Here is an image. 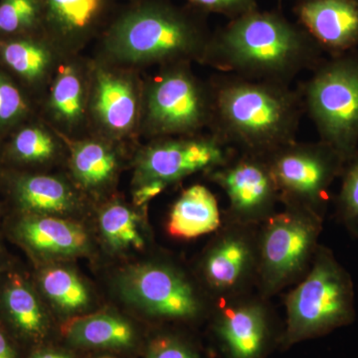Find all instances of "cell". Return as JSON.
<instances>
[{
	"label": "cell",
	"instance_id": "cell-1",
	"mask_svg": "<svg viewBox=\"0 0 358 358\" xmlns=\"http://www.w3.org/2000/svg\"><path fill=\"white\" fill-rule=\"evenodd\" d=\"M324 51L298 22L255 9L212 33L201 64L226 74L291 85L313 71Z\"/></svg>",
	"mask_w": 358,
	"mask_h": 358
},
{
	"label": "cell",
	"instance_id": "cell-2",
	"mask_svg": "<svg viewBox=\"0 0 358 358\" xmlns=\"http://www.w3.org/2000/svg\"><path fill=\"white\" fill-rule=\"evenodd\" d=\"M209 83L213 98L209 131L237 152L268 157L296 141L305 113L300 90L226 73Z\"/></svg>",
	"mask_w": 358,
	"mask_h": 358
},
{
	"label": "cell",
	"instance_id": "cell-3",
	"mask_svg": "<svg viewBox=\"0 0 358 358\" xmlns=\"http://www.w3.org/2000/svg\"><path fill=\"white\" fill-rule=\"evenodd\" d=\"M212 32L199 16L167 1H150L122 16L103 43V61L134 70L199 62Z\"/></svg>",
	"mask_w": 358,
	"mask_h": 358
},
{
	"label": "cell",
	"instance_id": "cell-4",
	"mask_svg": "<svg viewBox=\"0 0 358 358\" xmlns=\"http://www.w3.org/2000/svg\"><path fill=\"white\" fill-rule=\"evenodd\" d=\"M285 307L286 327L279 341L284 350L352 324V279L331 249L320 245L307 274L287 294Z\"/></svg>",
	"mask_w": 358,
	"mask_h": 358
},
{
	"label": "cell",
	"instance_id": "cell-5",
	"mask_svg": "<svg viewBox=\"0 0 358 358\" xmlns=\"http://www.w3.org/2000/svg\"><path fill=\"white\" fill-rule=\"evenodd\" d=\"M212 113L210 83L193 73L192 63L162 66L143 82L138 133L152 140L204 133Z\"/></svg>",
	"mask_w": 358,
	"mask_h": 358
},
{
	"label": "cell",
	"instance_id": "cell-6",
	"mask_svg": "<svg viewBox=\"0 0 358 358\" xmlns=\"http://www.w3.org/2000/svg\"><path fill=\"white\" fill-rule=\"evenodd\" d=\"M301 87L303 110L320 140L346 162L358 152V49L324 59Z\"/></svg>",
	"mask_w": 358,
	"mask_h": 358
},
{
	"label": "cell",
	"instance_id": "cell-7",
	"mask_svg": "<svg viewBox=\"0 0 358 358\" xmlns=\"http://www.w3.org/2000/svg\"><path fill=\"white\" fill-rule=\"evenodd\" d=\"M324 217L307 209L284 206L258 229L256 289L268 299L296 284L319 249Z\"/></svg>",
	"mask_w": 358,
	"mask_h": 358
},
{
	"label": "cell",
	"instance_id": "cell-8",
	"mask_svg": "<svg viewBox=\"0 0 358 358\" xmlns=\"http://www.w3.org/2000/svg\"><path fill=\"white\" fill-rule=\"evenodd\" d=\"M117 287L127 303L155 320L194 322L214 308L202 287L173 264L131 266L119 275Z\"/></svg>",
	"mask_w": 358,
	"mask_h": 358
},
{
	"label": "cell",
	"instance_id": "cell-9",
	"mask_svg": "<svg viewBox=\"0 0 358 358\" xmlns=\"http://www.w3.org/2000/svg\"><path fill=\"white\" fill-rule=\"evenodd\" d=\"M267 157L282 206L307 209L324 217L329 192L346 162L322 141H294Z\"/></svg>",
	"mask_w": 358,
	"mask_h": 358
},
{
	"label": "cell",
	"instance_id": "cell-10",
	"mask_svg": "<svg viewBox=\"0 0 358 358\" xmlns=\"http://www.w3.org/2000/svg\"><path fill=\"white\" fill-rule=\"evenodd\" d=\"M259 226L224 220L199 263L200 286L214 303L251 294L258 271Z\"/></svg>",
	"mask_w": 358,
	"mask_h": 358
},
{
	"label": "cell",
	"instance_id": "cell-11",
	"mask_svg": "<svg viewBox=\"0 0 358 358\" xmlns=\"http://www.w3.org/2000/svg\"><path fill=\"white\" fill-rule=\"evenodd\" d=\"M235 152L211 131L155 138L136 155L133 183L136 187L159 181L169 186L194 173H208Z\"/></svg>",
	"mask_w": 358,
	"mask_h": 358
},
{
	"label": "cell",
	"instance_id": "cell-12",
	"mask_svg": "<svg viewBox=\"0 0 358 358\" xmlns=\"http://www.w3.org/2000/svg\"><path fill=\"white\" fill-rule=\"evenodd\" d=\"M131 71L103 61L89 67L88 121L107 140L140 131L143 81Z\"/></svg>",
	"mask_w": 358,
	"mask_h": 358
},
{
	"label": "cell",
	"instance_id": "cell-13",
	"mask_svg": "<svg viewBox=\"0 0 358 358\" xmlns=\"http://www.w3.org/2000/svg\"><path fill=\"white\" fill-rule=\"evenodd\" d=\"M228 200L224 220L260 226L280 203L267 157L235 152L227 162L206 173Z\"/></svg>",
	"mask_w": 358,
	"mask_h": 358
},
{
	"label": "cell",
	"instance_id": "cell-14",
	"mask_svg": "<svg viewBox=\"0 0 358 358\" xmlns=\"http://www.w3.org/2000/svg\"><path fill=\"white\" fill-rule=\"evenodd\" d=\"M267 299L248 294L215 303L212 333L223 358H267L275 334Z\"/></svg>",
	"mask_w": 358,
	"mask_h": 358
},
{
	"label": "cell",
	"instance_id": "cell-15",
	"mask_svg": "<svg viewBox=\"0 0 358 358\" xmlns=\"http://www.w3.org/2000/svg\"><path fill=\"white\" fill-rule=\"evenodd\" d=\"M14 241L44 264L86 256L91 240L84 226L60 216L21 213L10 226Z\"/></svg>",
	"mask_w": 358,
	"mask_h": 358
},
{
	"label": "cell",
	"instance_id": "cell-16",
	"mask_svg": "<svg viewBox=\"0 0 358 358\" xmlns=\"http://www.w3.org/2000/svg\"><path fill=\"white\" fill-rule=\"evenodd\" d=\"M299 23L329 57L358 49V0H294Z\"/></svg>",
	"mask_w": 358,
	"mask_h": 358
},
{
	"label": "cell",
	"instance_id": "cell-17",
	"mask_svg": "<svg viewBox=\"0 0 358 358\" xmlns=\"http://www.w3.org/2000/svg\"><path fill=\"white\" fill-rule=\"evenodd\" d=\"M0 320L18 345H45L50 336V315L38 289L27 278L11 273L0 289Z\"/></svg>",
	"mask_w": 358,
	"mask_h": 358
},
{
	"label": "cell",
	"instance_id": "cell-18",
	"mask_svg": "<svg viewBox=\"0 0 358 358\" xmlns=\"http://www.w3.org/2000/svg\"><path fill=\"white\" fill-rule=\"evenodd\" d=\"M89 68L61 61L52 77L47 112L60 136L71 138L88 121Z\"/></svg>",
	"mask_w": 358,
	"mask_h": 358
},
{
	"label": "cell",
	"instance_id": "cell-19",
	"mask_svg": "<svg viewBox=\"0 0 358 358\" xmlns=\"http://www.w3.org/2000/svg\"><path fill=\"white\" fill-rule=\"evenodd\" d=\"M61 333L73 348L128 352L138 343V334L126 317L113 312L84 313L63 322Z\"/></svg>",
	"mask_w": 358,
	"mask_h": 358
},
{
	"label": "cell",
	"instance_id": "cell-20",
	"mask_svg": "<svg viewBox=\"0 0 358 358\" xmlns=\"http://www.w3.org/2000/svg\"><path fill=\"white\" fill-rule=\"evenodd\" d=\"M62 138L70 150V169L78 186L93 194L109 189L121 167L114 141L102 136L83 140Z\"/></svg>",
	"mask_w": 358,
	"mask_h": 358
},
{
	"label": "cell",
	"instance_id": "cell-21",
	"mask_svg": "<svg viewBox=\"0 0 358 358\" xmlns=\"http://www.w3.org/2000/svg\"><path fill=\"white\" fill-rule=\"evenodd\" d=\"M13 193L21 213L67 217L80 206L76 192L58 176H22L14 183Z\"/></svg>",
	"mask_w": 358,
	"mask_h": 358
},
{
	"label": "cell",
	"instance_id": "cell-22",
	"mask_svg": "<svg viewBox=\"0 0 358 358\" xmlns=\"http://www.w3.org/2000/svg\"><path fill=\"white\" fill-rule=\"evenodd\" d=\"M215 195L206 186L186 188L169 212L167 230L173 237L193 239L216 232L222 225Z\"/></svg>",
	"mask_w": 358,
	"mask_h": 358
},
{
	"label": "cell",
	"instance_id": "cell-23",
	"mask_svg": "<svg viewBox=\"0 0 358 358\" xmlns=\"http://www.w3.org/2000/svg\"><path fill=\"white\" fill-rule=\"evenodd\" d=\"M36 280L40 294L66 320L84 315L91 308V291L73 268L47 264Z\"/></svg>",
	"mask_w": 358,
	"mask_h": 358
},
{
	"label": "cell",
	"instance_id": "cell-24",
	"mask_svg": "<svg viewBox=\"0 0 358 358\" xmlns=\"http://www.w3.org/2000/svg\"><path fill=\"white\" fill-rule=\"evenodd\" d=\"M103 6L105 0H45L47 18L60 47L71 51L83 43Z\"/></svg>",
	"mask_w": 358,
	"mask_h": 358
},
{
	"label": "cell",
	"instance_id": "cell-25",
	"mask_svg": "<svg viewBox=\"0 0 358 358\" xmlns=\"http://www.w3.org/2000/svg\"><path fill=\"white\" fill-rule=\"evenodd\" d=\"M99 228L110 251L126 253L145 249V238L140 214L120 200L103 207L99 214Z\"/></svg>",
	"mask_w": 358,
	"mask_h": 358
},
{
	"label": "cell",
	"instance_id": "cell-26",
	"mask_svg": "<svg viewBox=\"0 0 358 358\" xmlns=\"http://www.w3.org/2000/svg\"><path fill=\"white\" fill-rule=\"evenodd\" d=\"M58 46H49L33 40H16L2 47L4 62L20 77L31 83H40L53 77L61 62Z\"/></svg>",
	"mask_w": 358,
	"mask_h": 358
},
{
	"label": "cell",
	"instance_id": "cell-27",
	"mask_svg": "<svg viewBox=\"0 0 358 358\" xmlns=\"http://www.w3.org/2000/svg\"><path fill=\"white\" fill-rule=\"evenodd\" d=\"M63 138L43 127L32 126L21 129L14 136L11 152L24 164H46L58 157Z\"/></svg>",
	"mask_w": 358,
	"mask_h": 358
},
{
	"label": "cell",
	"instance_id": "cell-28",
	"mask_svg": "<svg viewBox=\"0 0 358 358\" xmlns=\"http://www.w3.org/2000/svg\"><path fill=\"white\" fill-rule=\"evenodd\" d=\"M336 196V214L350 234L358 236V152L345 164Z\"/></svg>",
	"mask_w": 358,
	"mask_h": 358
},
{
	"label": "cell",
	"instance_id": "cell-29",
	"mask_svg": "<svg viewBox=\"0 0 358 358\" xmlns=\"http://www.w3.org/2000/svg\"><path fill=\"white\" fill-rule=\"evenodd\" d=\"M39 15L37 0H2L0 31L13 33L29 27Z\"/></svg>",
	"mask_w": 358,
	"mask_h": 358
},
{
	"label": "cell",
	"instance_id": "cell-30",
	"mask_svg": "<svg viewBox=\"0 0 358 358\" xmlns=\"http://www.w3.org/2000/svg\"><path fill=\"white\" fill-rule=\"evenodd\" d=\"M145 358L203 357L187 339L173 333H162L148 341Z\"/></svg>",
	"mask_w": 358,
	"mask_h": 358
},
{
	"label": "cell",
	"instance_id": "cell-31",
	"mask_svg": "<svg viewBox=\"0 0 358 358\" xmlns=\"http://www.w3.org/2000/svg\"><path fill=\"white\" fill-rule=\"evenodd\" d=\"M22 93L4 75L0 74V127L16 122L27 113Z\"/></svg>",
	"mask_w": 358,
	"mask_h": 358
},
{
	"label": "cell",
	"instance_id": "cell-32",
	"mask_svg": "<svg viewBox=\"0 0 358 358\" xmlns=\"http://www.w3.org/2000/svg\"><path fill=\"white\" fill-rule=\"evenodd\" d=\"M202 13L220 14L235 20L258 9L257 0H187Z\"/></svg>",
	"mask_w": 358,
	"mask_h": 358
},
{
	"label": "cell",
	"instance_id": "cell-33",
	"mask_svg": "<svg viewBox=\"0 0 358 358\" xmlns=\"http://www.w3.org/2000/svg\"><path fill=\"white\" fill-rule=\"evenodd\" d=\"M167 186L159 181L145 183L136 186L134 192V204L136 207H143L148 201L160 194Z\"/></svg>",
	"mask_w": 358,
	"mask_h": 358
},
{
	"label": "cell",
	"instance_id": "cell-34",
	"mask_svg": "<svg viewBox=\"0 0 358 358\" xmlns=\"http://www.w3.org/2000/svg\"><path fill=\"white\" fill-rule=\"evenodd\" d=\"M0 358H20L18 343L0 320Z\"/></svg>",
	"mask_w": 358,
	"mask_h": 358
},
{
	"label": "cell",
	"instance_id": "cell-35",
	"mask_svg": "<svg viewBox=\"0 0 358 358\" xmlns=\"http://www.w3.org/2000/svg\"><path fill=\"white\" fill-rule=\"evenodd\" d=\"M26 358H76L69 350L56 346L39 345L33 348L32 352Z\"/></svg>",
	"mask_w": 358,
	"mask_h": 358
},
{
	"label": "cell",
	"instance_id": "cell-36",
	"mask_svg": "<svg viewBox=\"0 0 358 358\" xmlns=\"http://www.w3.org/2000/svg\"><path fill=\"white\" fill-rule=\"evenodd\" d=\"M4 259H6V256H4L3 249H2L1 246H0V270L3 268Z\"/></svg>",
	"mask_w": 358,
	"mask_h": 358
},
{
	"label": "cell",
	"instance_id": "cell-37",
	"mask_svg": "<svg viewBox=\"0 0 358 358\" xmlns=\"http://www.w3.org/2000/svg\"><path fill=\"white\" fill-rule=\"evenodd\" d=\"M96 358H117V357H112V355H102V357H98Z\"/></svg>",
	"mask_w": 358,
	"mask_h": 358
}]
</instances>
